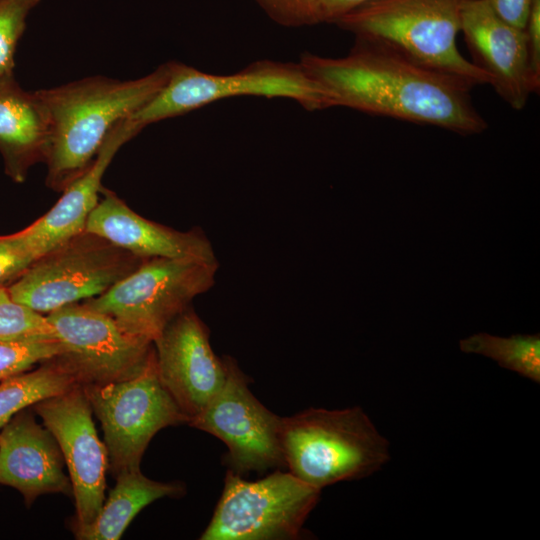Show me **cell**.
<instances>
[{"label":"cell","mask_w":540,"mask_h":540,"mask_svg":"<svg viewBox=\"0 0 540 540\" xmlns=\"http://www.w3.org/2000/svg\"><path fill=\"white\" fill-rule=\"evenodd\" d=\"M490 7L503 20L523 29L529 14L532 0H486Z\"/></svg>","instance_id":"28"},{"label":"cell","mask_w":540,"mask_h":540,"mask_svg":"<svg viewBox=\"0 0 540 540\" xmlns=\"http://www.w3.org/2000/svg\"><path fill=\"white\" fill-rule=\"evenodd\" d=\"M36 341L59 340L45 315L15 301L7 287H0V342Z\"/></svg>","instance_id":"22"},{"label":"cell","mask_w":540,"mask_h":540,"mask_svg":"<svg viewBox=\"0 0 540 540\" xmlns=\"http://www.w3.org/2000/svg\"><path fill=\"white\" fill-rule=\"evenodd\" d=\"M115 478L116 484L95 521L75 533L77 539L117 540L145 506L163 497L181 496L184 492L181 484L149 479L140 468L122 471Z\"/></svg>","instance_id":"19"},{"label":"cell","mask_w":540,"mask_h":540,"mask_svg":"<svg viewBox=\"0 0 540 540\" xmlns=\"http://www.w3.org/2000/svg\"><path fill=\"white\" fill-rule=\"evenodd\" d=\"M300 65L343 106L368 114L480 134L487 122L465 82L421 65L393 49L356 39L343 57L301 54Z\"/></svg>","instance_id":"1"},{"label":"cell","mask_w":540,"mask_h":540,"mask_svg":"<svg viewBox=\"0 0 540 540\" xmlns=\"http://www.w3.org/2000/svg\"><path fill=\"white\" fill-rule=\"evenodd\" d=\"M82 387L101 422L114 477L140 468L144 451L159 430L189 422L159 379L155 353L148 366L132 378Z\"/></svg>","instance_id":"9"},{"label":"cell","mask_w":540,"mask_h":540,"mask_svg":"<svg viewBox=\"0 0 540 540\" xmlns=\"http://www.w3.org/2000/svg\"><path fill=\"white\" fill-rule=\"evenodd\" d=\"M320 491L289 471L278 470L248 481L229 470L211 521L200 539H296L318 503Z\"/></svg>","instance_id":"8"},{"label":"cell","mask_w":540,"mask_h":540,"mask_svg":"<svg viewBox=\"0 0 540 540\" xmlns=\"http://www.w3.org/2000/svg\"><path fill=\"white\" fill-rule=\"evenodd\" d=\"M523 30L531 70L540 79V0H532Z\"/></svg>","instance_id":"27"},{"label":"cell","mask_w":540,"mask_h":540,"mask_svg":"<svg viewBox=\"0 0 540 540\" xmlns=\"http://www.w3.org/2000/svg\"><path fill=\"white\" fill-rule=\"evenodd\" d=\"M49 146L46 114L36 91H26L13 76L0 78V154L5 173L25 181L32 166L45 163Z\"/></svg>","instance_id":"18"},{"label":"cell","mask_w":540,"mask_h":540,"mask_svg":"<svg viewBox=\"0 0 540 540\" xmlns=\"http://www.w3.org/2000/svg\"><path fill=\"white\" fill-rule=\"evenodd\" d=\"M62 352L60 341L0 342V381L29 371Z\"/></svg>","instance_id":"24"},{"label":"cell","mask_w":540,"mask_h":540,"mask_svg":"<svg viewBox=\"0 0 540 540\" xmlns=\"http://www.w3.org/2000/svg\"><path fill=\"white\" fill-rule=\"evenodd\" d=\"M45 316L63 346L57 358L81 386L132 378L154 356L153 342L128 334L109 315L84 302L66 305Z\"/></svg>","instance_id":"11"},{"label":"cell","mask_w":540,"mask_h":540,"mask_svg":"<svg viewBox=\"0 0 540 540\" xmlns=\"http://www.w3.org/2000/svg\"><path fill=\"white\" fill-rule=\"evenodd\" d=\"M79 385L57 356L40 367L0 381V428L19 411Z\"/></svg>","instance_id":"20"},{"label":"cell","mask_w":540,"mask_h":540,"mask_svg":"<svg viewBox=\"0 0 540 540\" xmlns=\"http://www.w3.org/2000/svg\"><path fill=\"white\" fill-rule=\"evenodd\" d=\"M371 0H321L320 21L335 22L341 16Z\"/></svg>","instance_id":"29"},{"label":"cell","mask_w":540,"mask_h":540,"mask_svg":"<svg viewBox=\"0 0 540 540\" xmlns=\"http://www.w3.org/2000/svg\"><path fill=\"white\" fill-rule=\"evenodd\" d=\"M282 444L288 471L319 490L368 477L391 458L389 441L358 406L283 417Z\"/></svg>","instance_id":"3"},{"label":"cell","mask_w":540,"mask_h":540,"mask_svg":"<svg viewBox=\"0 0 540 540\" xmlns=\"http://www.w3.org/2000/svg\"><path fill=\"white\" fill-rule=\"evenodd\" d=\"M277 23L299 27L320 23L321 0H255Z\"/></svg>","instance_id":"25"},{"label":"cell","mask_w":540,"mask_h":540,"mask_svg":"<svg viewBox=\"0 0 540 540\" xmlns=\"http://www.w3.org/2000/svg\"><path fill=\"white\" fill-rule=\"evenodd\" d=\"M461 32L471 62L512 109L522 110L540 90V79L530 67L524 30L503 20L486 0H469L462 11Z\"/></svg>","instance_id":"14"},{"label":"cell","mask_w":540,"mask_h":540,"mask_svg":"<svg viewBox=\"0 0 540 540\" xmlns=\"http://www.w3.org/2000/svg\"><path fill=\"white\" fill-rule=\"evenodd\" d=\"M137 134L125 119L116 124L91 166L61 192L62 195L54 206L31 225L16 232L35 260L85 229L88 216L100 199L105 171L121 146Z\"/></svg>","instance_id":"17"},{"label":"cell","mask_w":540,"mask_h":540,"mask_svg":"<svg viewBox=\"0 0 540 540\" xmlns=\"http://www.w3.org/2000/svg\"><path fill=\"white\" fill-rule=\"evenodd\" d=\"M85 230L144 259L160 257L217 262L213 246L202 230L179 231L146 219L104 186L97 205L88 216Z\"/></svg>","instance_id":"15"},{"label":"cell","mask_w":540,"mask_h":540,"mask_svg":"<svg viewBox=\"0 0 540 540\" xmlns=\"http://www.w3.org/2000/svg\"><path fill=\"white\" fill-rule=\"evenodd\" d=\"M41 0H0V78L14 75L16 48L30 11Z\"/></svg>","instance_id":"23"},{"label":"cell","mask_w":540,"mask_h":540,"mask_svg":"<svg viewBox=\"0 0 540 540\" xmlns=\"http://www.w3.org/2000/svg\"><path fill=\"white\" fill-rule=\"evenodd\" d=\"M218 267V261L146 258L105 293L83 302L128 334L153 342L195 297L213 287Z\"/></svg>","instance_id":"7"},{"label":"cell","mask_w":540,"mask_h":540,"mask_svg":"<svg viewBox=\"0 0 540 540\" xmlns=\"http://www.w3.org/2000/svg\"><path fill=\"white\" fill-rule=\"evenodd\" d=\"M168 76L166 62L133 80L97 75L37 90L49 128L46 186L62 192L83 174L116 124L146 105Z\"/></svg>","instance_id":"2"},{"label":"cell","mask_w":540,"mask_h":540,"mask_svg":"<svg viewBox=\"0 0 540 540\" xmlns=\"http://www.w3.org/2000/svg\"><path fill=\"white\" fill-rule=\"evenodd\" d=\"M34 260L16 233L0 235V287L10 286Z\"/></svg>","instance_id":"26"},{"label":"cell","mask_w":540,"mask_h":540,"mask_svg":"<svg viewBox=\"0 0 540 540\" xmlns=\"http://www.w3.org/2000/svg\"><path fill=\"white\" fill-rule=\"evenodd\" d=\"M227 378L189 425L225 443L230 470L245 474L286 467L282 444L283 417L268 410L250 391L247 377L227 357Z\"/></svg>","instance_id":"10"},{"label":"cell","mask_w":540,"mask_h":540,"mask_svg":"<svg viewBox=\"0 0 540 540\" xmlns=\"http://www.w3.org/2000/svg\"><path fill=\"white\" fill-rule=\"evenodd\" d=\"M143 260L84 229L34 260L7 288L15 301L47 315L102 295Z\"/></svg>","instance_id":"6"},{"label":"cell","mask_w":540,"mask_h":540,"mask_svg":"<svg viewBox=\"0 0 540 540\" xmlns=\"http://www.w3.org/2000/svg\"><path fill=\"white\" fill-rule=\"evenodd\" d=\"M464 353L488 357L505 369L540 383V335L515 334L499 337L477 333L459 342Z\"/></svg>","instance_id":"21"},{"label":"cell","mask_w":540,"mask_h":540,"mask_svg":"<svg viewBox=\"0 0 540 540\" xmlns=\"http://www.w3.org/2000/svg\"><path fill=\"white\" fill-rule=\"evenodd\" d=\"M153 346L159 379L190 421L224 385L227 357L214 353L209 330L191 306L164 328Z\"/></svg>","instance_id":"13"},{"label":"cell","mask_w":540,"mask_h":540,"mask_svg":"<svg viewBox=\"0 0 540 540\" xmlns=\"http://www.w3.org/2000/svg\"><path fill=\"white\" fill-rule=\"evenodd\" d=\"M237 96L288 98L309 111L337 107L333 95L300 63L259 60L232 74H211L169 61L161 90L125 121L137 133L146 126Z\"/></svg>","instance_id":"5"},{"label":"cell","mask_w":540,"mask_h":540,"mask_svg":"<svg viewBox=\"0 0 540 540\" xmlns=\"http://www.w3.org/2000/svg\"><path fill=\"white\" fill-rule=\"evenodd\" d=\"M469 0H371L334 23L356 39L385 45L470 87L488 76L457 47L462 11Z\"/></svg>","instance_id":"4"},{"label":"cell","mask_w":540,"mask_h":540,"mask_svg":"<svg viewBox=\"0 0 540 540\" xmlns=\"http://www.w3.org/2000/svg\"><path fill=\"white\" fill-rule=\"evenodd\" d=\"M55 438L69 471L75 499L74 533L90 526L105 500L107 449L97 434L81 385L33 405Z\"/></svg>","instance_id":"12"},{"label":"cell","mask_w":540,"mask_h":540,"mask_svg":"<svg viewBox=\"0 0 540 540\" xmlns=\"http://www.w3.org/2000/svg\"><path fill=\"white\" fill-rule=\"evenodd\" d=\"M61 450L50 431L23 409L0 432V484L18 490L29 506L42 494H71Z\"/></svg>","instance_id":"16"}]
</instances>
